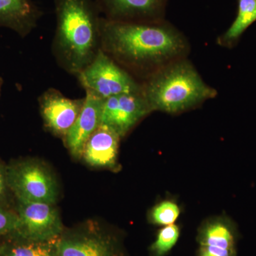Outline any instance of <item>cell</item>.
<instances>
[{
    "label": "cell",
    "instance_id": "1",
    "mask_svg": "<svg viewBox=\"0 0 256 256\" xmlns=\"http://www.w3.org/2000/svg\"><path fill=\"white\" fill-rule=\"evenodd\" d=\"M101 50L124 64L138 68L156 66L183 53L186 43L171 25L100 18Z\"/></svg>",
    "mask_w": 256,
    "mask_h": 256
},
{
    "label": "cell",
    "instance_id": "2",
    "mask_svg": "<svg viewBox=\"0 0 256 256\" xmlns=\"http://www.w3.org/2000/svg\"><path fill=\"white\" fill-rule=\"evenodd\" d=\"M54 52L62 68L78 75L101 48L98 6L92 0H55Z\"/></svg>",
    "mask_w": 256,
    "mask_h": 256
},
{
    "label": "cell",
    "instance_id": "3",
    "mask_svg": "<svg viewBox=\"0 0 256 256\" xmlns=\"http://www.w3.org/2000/svg\"><path fill=\"white\" fill-rule=\"evenodd\" d=\"M142 94L151 111L173 114L214 98L217 92L204 82L190 62L178 60L154 74L142 88Z\"/></svg>",
    "mask_w": 256,
    "mask_h": 256
},
{
    "label": "cell",
    "instance_id": "4",
    "mask_svg": "<svg viewBox=\"0 0 256 256\" xmlns=\"http://www.w3.org/2000/svg\"><path fill=\"white\" fill-rule=\"evenodd\" d=\"M77 76L86 90L104 99L120 94L142 92V88L101 48L92 63Z\"/></svg>",
    "mask_w": 256,
    "mask_h": 256
},
{
    "label": "cell",
    "instance_id": "5",
    "mask_svg": "<svg viewBox=\"0 0 256 256\" xmlns=\"http://www.w3.org/2000/svg\"><path fill=\"white\" fill-rule=\"evenodd\" d=\"M10 188L18 201L55 204L58 186L55 176L40 162L28 160L14 165L8 173Z\"/></svg>",
    "mask_w": 256,
    "mask_h": 256
},
{
    "label": "cell",
    "instance_id": "6",
    "mask_svg": "<svg viewBox=\"0 0 256 256\" xmlns=\"http://www.w3.org/2000/svg\"><path fill=\"white\" fill-rule=\"evenodd\" d=\"M18 215L16 232L25 240H53L64 232L63 223L54 204L18 201Z\"/></svg>",
    "mask_w": 256,
    "mask_h": 256
},
{
    "label": "cell",
    "instance_id": "7",
    "mask_svg": "<svg viewBox=\"0 0 256 256\" xmlns=\"http://www.w3.org/2000/svg\"><path fill=\"white\" fill-rule=\"evenodd\" d=\"M57 249L58 256H124L112 236L94 227L63 232Z\"/></svg>",
    "mask_w": 256,
    "mask_h": 256
},
{
    "label": "cell",
    "instance_id": "8",
    "mask_svg": "<svg viewBox=\"0 0 256 256\" xmlns=\"http://www.w3.org/2000/svg\"><path fill=\"white\" fill-rule=\"evenodd\" d=\"M151 112L142 92L111 96L104 101L101 124L108 126L124 138Z\"/></svg>",
    "mask_w": 256,
    "mask_h": 256
},
{
    "label": "cell",
    "instance_id": "9",
    "mask_svg": "<svg viewBox=\"0 0 256 256\" xmlns=\"http://www.w3.org/2000/svg\"><path fill=\"white\" fill-rule=\"evenodd\" d=\"M38 101L44 126L55 136L64 138L75 124L84 104V98H68L53 88L44 92Z\"/></svg>",
    "mask_w": 256,
    "mask_h": 256
},
{
    "label": "cell",
    "instance_id": "10",
    "mask_svg": "<svg viewBox=\"0 0 256 256\" xmlns=\"http://www.w3.org/2000/svg\"><path fill=\"white\" fill-rule=\"evenodd\" d=\"M238 233L226 217L205 222L198 230V256H237Z\"/></svg>",
    "mask_w": 256,
    "mask_h": 256
},
{
    "label": "cell",
    "instance_id": "11",
    "mask_svg": "<svg viewBox=\"0 0 256 256\" xmlns=\"http://www.w3.org/2000/svg\"><path fill=\"white\" fill-rule=\"evenodd\" d=\"M86 92L84 106L78 118L64 138L68 150L77 158H82L88 140L100 126L106 100L89 90Z\"/></svg>",
    "mask_w": 256,
    "mask_h": 256
},
{
    "label": "cell",
    "instance_id": "12",
    "mask_svg": "<svg viewBox=\"0 0 256 256\" xmlns=\"http://www.w3.org/2000/svg\"><path fill=\"white\" fill-rule=\"evenodd\" d=\"M168 0H98L107 18L131 22L162 21Z\"/></svg>",
    "mask_w": 256,
    "mask_h": 256
},
{
    "label": "cell",
    "instance_id": "13",
    "mask_svg": "<svg viewBox=\"0 0 256 256\" xmlns=\"http://www.w3.org/2000/svg\"><path fill=\"white\" fill-rule=\"evenodd\" d=\"M120 138L114 130L100 124L88 140L82 158L94 168L112 169L117 164Z\"/></svg>",
    "mask_w": 256,
    "mask_h": 256
},
{
    "label": "cell",
    "instance_id": "14",
    "mask_svg": "<svg viewBox=\"0 0 256 256\" xmlns=\"http://www.w3.org/2000/svg\"><path fill=\"white\" fill-rule=\"evenodd\" d=\"M40 11L32 0H0V26L25 36L36 26Z\"/></svg>",
    "mask_w": 256,
    "mask_h": 256
},
{
    "label": "cell",
    "instance_id": "15",
    "mask_svg": "<svg viewBox=\"0 0 256 256\" xmlns=\"http://www.w3.org/2000/svg\"><path fill=\"white\" fill-rule=\"evenodd\" d=\"M256 22V0H238L236 18L220 37L222 46L232 48L238 43L248 28Z\"/></svg>",
    "mask_w": 256,
    "mask_h": 256
},
{
    "label": "cell",
    "instance_id": "16",
    "mask_svg": "<svg viewBox=\"0 0 256 256\" xmlns=\"http://www.w3.org/2000/svg\"><path fill=\"white\" fill-rule=\"evenodd\" d=\"M58 238L46 242L26 240L24 244L13 247L8 256H58Z\"/></svg>",
    "mask_w": 256,
    "mask_h": 256
},
{
    "label": "cell",
    "instance_id": "17",
    "mask_svg": "<svg viewBox=\"0 0 256 256\" xmlns=\"http://www.w3.org/2000/svg\"><path fill=\"white\" fill-rule=\"evenodd\" d=\"M180 236V227L176 224L163 226L158 232L156 240L150 247V255L166 256L176 245Z\"/></svg>",
    "mask_w": 256,
    "mask_h": 256
},
{
    "label": "cell",
    "instance_id": "18",
    "mask_svg": "<svg viewBox=\"0 0 256 256\" xmlns=\"http://www.w3.org/2000/svg\"><path fill=\"white\" fill-rule=\"evenodd\" d=\"M180 208L176 202L164 200L152 208L150 220L156 225L169 226L174 224L180 215Z\"/></svg>",
    "mask_w": 256,
    "mask_h": 256
},
{
    "label": "cell",
    "instance_id": "19",
    "mask_svg": "<svg viewBox=\"0 0 256 256\" xmlns=\"http://www.w3.org/2000/svg\"><path fill=\"white\" fill-rule=\"evenodd\" d=\"M18 217L13 212L0 208V236L16 230Z\"/></svg>",
    "mask_w": 256,
    "mask_h": 256
},
{
    "label": "cell",
    "instance_id": "20",
    "mask_svg": "<svg viewBox=\"0 0 256 256\" xmlns=\"http://www.w3.org/2000/svg\"><path fill=\"white\" fill-rule=\"evenodd\" d=\"M6 180L4 178V175L2 174L1 169H0V196L3 195L5 191V182Z\"/></svg>",
    "mask_w": 256,
    "mask_h": 256
}]
</instances>
